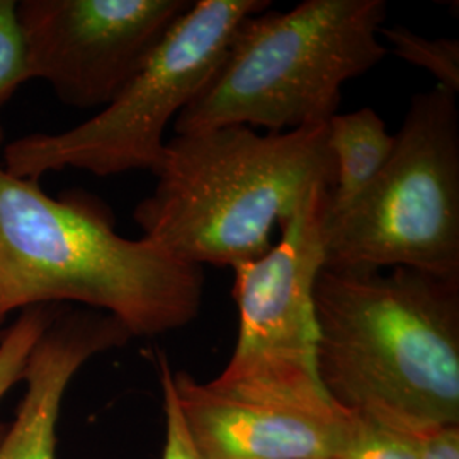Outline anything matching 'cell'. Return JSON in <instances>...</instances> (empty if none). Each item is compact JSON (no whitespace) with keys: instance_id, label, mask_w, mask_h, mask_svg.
<instances>
[{"instance_id":"11","label":"cell","mask_w":459,"mask_h":459,"mask_svg":"<svg viewBox=\"0 0 459 459\" xmlns=\"http://www.w3.org/2000/svg\"><path fill=\"white\" fill-rule=\"evenodd\" d=\"M327 147L335 165V182L328 195L327 214L351 208L377 181L394 147V136L371 108L332 116Z\"/></svg>"},{"instance_id":"14","label":"cell","mask_w":459,"mask_h":459,"mask_svg":"<svg viewBox=\"0 0 459 459\" xmlns=\"http://www.w3.org/2000/svg\"><path fill=\"white\" fill-rule=\"evenodd\" d=\"M56 318L53 305H39L22 310L16 322L2 333L0 339V400L16 383L22 373L34 345ZM0 426V439L5 434Z\"/></svg>"},{"instance_id":"8","label":"cell","mask_w":459,"mask_h":459,"mask_svg":"<svg viewBox=\"0 0 459 459\" xmlns=\"http://www.w3.org/2000/svg\"><path fill=\"white\" fill-rule=\"evenodd\" d=\"M191 0H22L17 17L31 79L66 106L106 108Z\"/></svg>"},{"instance_id":"16","label":"cell","mask_w":459,"mask_h":459,"mask_svg":"<svg viewBox=\"0 0 459 459\" xmlns=\"http://www.w3.org/2000/svg\"><path fill=\"white\" fill-rule=\"evenodd\" d=\"M170 377L172 369L164 356H160V383L165 411V446L162 459H201L184 426Z\"/></svg>"},{"instance_id":"13","label":"cell","mask_w":459,"mask_h":459,"mask_svg":"<svg viewBox=\"0 0 459 459\" xmlns=\"http://www.w3.org/2000/svg\"><path fill=\"white\" fill-rule=\"evenodd\" d=\"M394 55L411 65L424 68L446 91L458 94L459 43L456 38H427L407 28H381Z\"/></svg>"},{"instance_id":"7","label":"cell","mask_w":459,"mask_h":459,"mask_svg":"<svg viewBox=\"0 0 459 459\" xmlns=\"http://www.w3.org/2000/svg\"><path fill=\"white\" fill-rule=\"evenodd\" d=\"M330 189H315L257 261L233 269L238 337L216 386L244 394L332 400L316 369L315 282L324 267Z\"/></svg>"},{"instance_id":"5","label":"cell","mask_w":459,"mask_h":459,"mask_svg":"<svg viewBox=\"0 0 459 459\" xmlns=\"http://www.w3.org/2000/svg\"><path fill=\"white\" fill-rule=\"evenodd\" d=\"M324 267L459 278V111L436 85L411 99L390 159L351 208L327 214Z\"/></svg>"},{"instance_id":"12","label":"cell","mask_w":459,"mask_h":459,"mask_svg":"<svg viewBox=\"0 0 459 459\" xmlns=\"http://www.w3.org/2000/svg\"><path fill=\"white\" fill-rule=\"evenodd\" d=\"M352 413V434L344 449L333 459H417L424 432H415L373 413Z\"/></svg>"},{"instance_id":"17","label":"cell","mask_w":459,"mask_h":459,"mask_svg":"<svg viewBox=\"0 0 459 459\" xmlns=\"http://www.w3.org/2000/svg\"><path fill=\"white\" fill-rule=\"evenodd\" d=\"M417 459H459V424L434 427L424 432Z\"/></svg>"},{"instance_id":"15","label":"cell","mask_w":459,"mask_h":459,"mask_svg":"<svg viewBox=\"0 0 459 459\" xmlns=\"http://www.w3.org/2000/svg\"><path fill=\"white\" fill-rule=\"evenodd\" d=\"M28 81H31V70L17 17V2L0 0V111Z\"/></svg>"},{"instance_id":"1","label":"cell","mask_w":459,"mask_h":459,"mask_svg":"<svg viewBox=\"0 0 459 459\" xmlns=\"http://www.w3.org/2000/svg\"><path fill=\"white\" fill-rule=\"evenodd\" d=\"M316 369L345 411L415 432L459 424V278L322 267Z\"/></svg>"},{"instance_id":"6","label":"cell","mask_w":459,"mask_h":459,"mask_svg":"<svg viewBox=\"0 0 459 459\" xmlns=\"http://www.w3.org/2000/svg\"><path fill=\"white\" fill-rule=\"evenodd\" d=\"M265 0H197L167 31L121 92L98 115L56 134L34 133L4 147V169L36 179L77 169L94 176L150 170L162 160L165 130L197 98L246 17Z\"/></svg>"},{"instance_id":"10","label":"cell","mask_w":459,"mask_h":459,"mask_svg":"<svg viewBox=\"0 0 459 459\" xmlns=\"http://www.w3.org/2000/svg\"><path fill=\"white\" fill-rule=\"evenodd\" d=\"M130 337L108 313L82 310L56 316L26 362V394L14 424L0 439V459H55L56 422L68 383L92 356Z\"/></svg>"},{"instance_id":"18","label":"cell","mask_w":459,"mask_h":459,"mask_svg":"<svg viewBox=\"0 0 459 459\" xmlns=\"http://www.w3.org/2000/svg\"><path fill=\"white\" fill-rule=\"evenodd\" d=\"M2 143H4V133L0 130V147H2Z\"/></svg>"},{"instance_id":"9","label":"cell","mask_w":459,"mask_h":459,"mask_svg":"<svg viewBox=\"0 0 459 459\" xmlns=\"http://www.w3.org/2000/svg\"><path fill=\"white\" fill-rule=\"evenodd\" d=\"M186 430L201 459H333L354 413L333 400L244 394L172 371Z\"/></svg>"},{"instance_id":"3","label":"cell","mask_w":459,"mask_h":459,"mask_svg":"<svg viewBox=\"0 0 459 459\" xmlns=\"http://www.w3.org/2000/svg\"><path fill=\"white\" fill-rule=\"evenodd\" d=\"M153 176L133 213L143 237L184 263L235 269L273 248V230L312 191H332L335 165L325 125L221 126L170 138Z\"/></svg>"},{"instance_id":"2","label":"cell","mask_w":459,"mask_h":459,"mask_svg":"<svg viewBox=\"0 0 459 459\" xmlns=\"http://www.w3.org/2000/svg\"><path fill=\"white\" fill-rule=\"evenodd\" d=\"M203 290V267L117 235L98 199L49 196L0 167V324L72 301L111 315L132 337H153L193 322Z\"/></svg>"},{"instance_id":"4","label":"cell","mask_w":459,"mask_h":459,"mask_svg":"<svg viewBox=\"0 0 459 459\" xmlns=\"http://www.w3.org/2000/svg\"><path fill=\"white\" fill-rule=\"evenodd\" d=\"M385 0H305L246 17L210 82L174 121L176 134L221 126L284 133L324 126L342 87L388 53Z\"/></svg>"}]
</instances>
